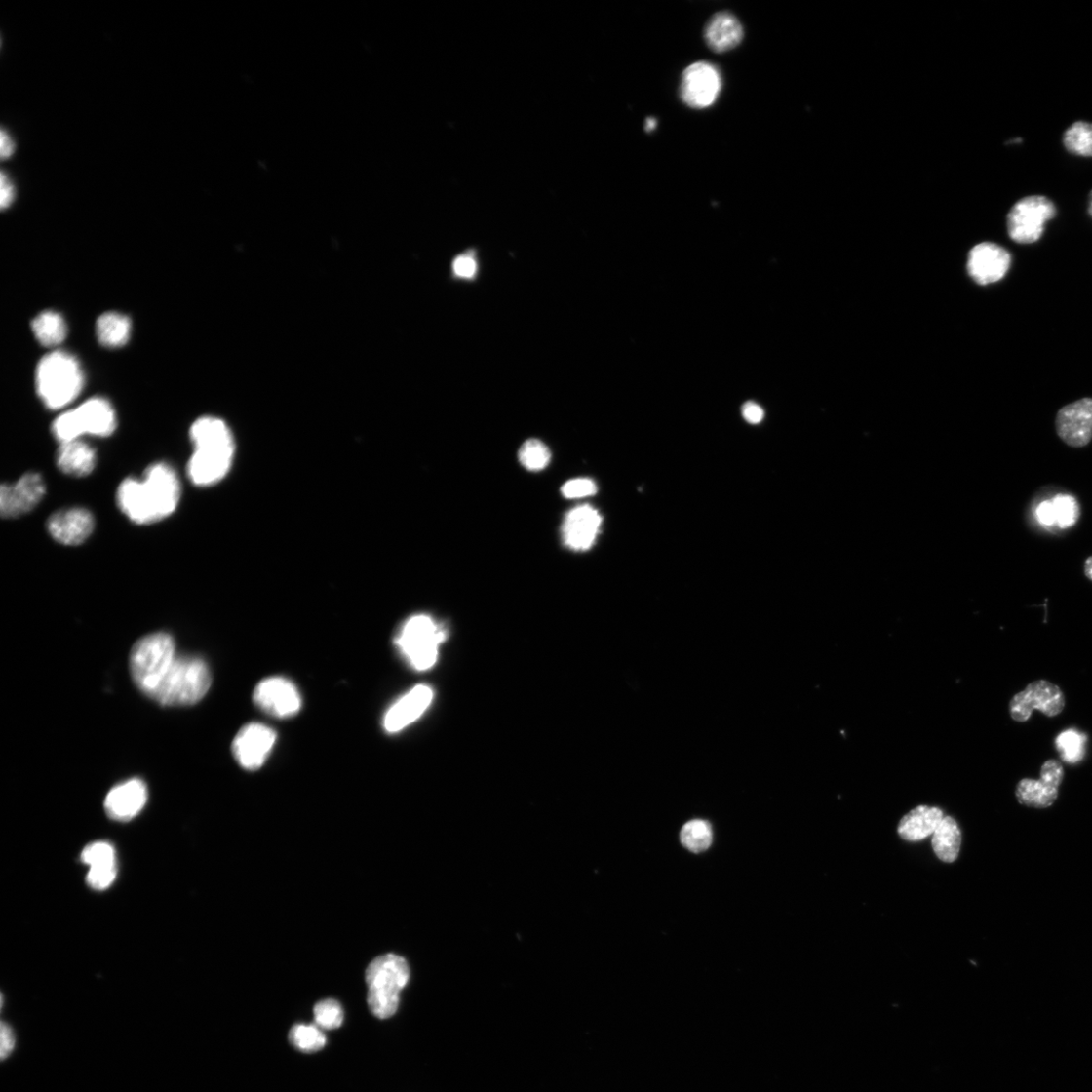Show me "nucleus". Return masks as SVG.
I'll list each match as a JSON object with an SVG mask.
<instances>
[{
  "label": "nucleus",
  "instance_id": "obj_1",
  "mask_svg": "<svg viewBox=\"0 0 1092 1092\" xmlns=\"http://www.w3.org/2000/svg\"><path fill=\"white\" fill-rule=\"evenodd\" d=\"M181 490L176 471L166 462L152 464L142 480L128 478L117 491L120 510L136 525L156 524L177 508Z\"/></svg>",
  "mask_w": 1092,
  "mask_h": 1092
},
{
  "label": "nucleus",
  "instance_id": "obj_2",
  "mask_svg": "<svg viewBox=\"0 0 1092 1092\" xmlns=\"http://www.w3.org/2000/svg\"><path fill=\"white\" fill-rule=\"evenodd\" d=\"M189 436L195 448L187 464L190 481L201 487L220 482L228 474L235 452L227 424L218 418L202 417L190 427Z\"/></svg>",
  "mask_w": 1092,
  "mask_h": 1092
},
{
  "label": "nucleus",
  "instance_id": "obj_3",
  "mask_svg": "<svg viewBox=\"0 0 1092 1092\" xmlns=\"http://www.w3.org/2000/svg\"><path fill=\"white\" fill-rule=\"evenodd\" d=\"M84 372L77 360L63 351L51 352L36 370V389L44 405L59 410L73 402L84 388Z\"/></svg>",
  "mask_w": 1092,
  "mask_h": 1092
},
{
  "label": "nucleus",
  "instance_id": "obj_4",
  "mask_svg": "<svg viewBox=\"0 0 1092 1092\" xmlns=\"http://www.w3.org/2000/svg\"><path fill=\"white\" fill-rule=\"evenodd\" d=\"M212 677L207 663L195 655H177L152 699L164 706L200 702L209 692Z\"/></svg>",
  "mask_w": 1092,
  "mask_h": 1092
},
{
  "label": "nucleus",
  "instance_id": "obj_5",
  "mask_svg": "<svg viewBox=\"0 0 1092 1092\" xmlns=\"http://www.w3.org/2000/svg\"><path fill=\"white\" fill-rule=\"evenodd\" d=\"M409 978L407 961L395 954L379 956L369 965L366 971L368 1004L374 1017L385 1020L396 1014L400 993Z\"/></svg>",
  "mask_w": 1092,
  "mask_h": 1092
},
{
  "label": "nucleus",
  "instance_id": "obj_6",
  "mask_svg": "<svg viewBox=\"0 0 1092 1092\" xmlns=\"http://www.w3.org/2000/svg\"><path fill=\"white\" fill-rule=\"evenodd\" d=\"M176 657V643L169 634H152L136 642L130 653L131 675L136 686L152 697Z\"/></svg>",
  "mask_w": 1092,
  "mask_h": 1092
},
{
  "label": "nucleus",
  "instance_id": "obj_7",
  "mask_svg": "<svg viewBox=\"0 0 1092 1092\" xmlns=\"http://www.w3.org/2000/svg\"><path fill=\"white\" fill-rule=\"evenodd\" d=\"M117 427L113 406L102 398H92L71 411L61 414L52 425V432L60 444L78 441L86 434L105 437Z\"/></svg>",
  "mask_w": 1092,
  "mask_h": 1092
},
{
  "label": "nucleus",
  "instance_id": "obj_8",
  "mask_svg": "<svg viewBox=\"0 0 1092 1092\" xmlns=\"http://www.w3.org/2000/svg\"><path fill=\"white\" fill-rule=\"evenodd\" d=\"M446 631L430 616L416 615L403 625L395 643L404 657L418 671L434 666Z\"/></svg>",
  "mask_w": 1092,
  "mask_h": 1092
},
{
  "label": "nucleus",
  "instance_id": "obj_9",
  "mask_svg": "<svg viewBox=\"0 0 1092 1092\" xmlns=\"http://www.w3.org/2000/svg\"><path fill=\"white\" fill-rule=\"evenodd\" d=\"M1057 209L1043 196H1031L1020 200L1007 214L1009 238L1020 244L1039 241L1046 223L1053 220Z\"/></svg>",
  "mask_w": 1092,
  "mask_h": 1092
},
{
  "label": "nucleus",
  "instance_id": "obj_10",
  "mask_svg": "<svg viewBox=\"0 0 1092 1092\" xmlns=\"http://www.w3.org/2000/svg\"><path fill=\"white\" fill-rule=\"evenodd\" d=\"M1065 704L1067 701L1059 686L1047 680H1036L1010 700L1008 709L1010 718L1024 723L1030 721L1034 710L1055 718L1063 712Z\"/></svg>",
  "mask_w": 1092,
  "mask_h": 1092
},
{
  "label": "nucleus",
  "instance_id": "obj_11",
  "mask_svg": "<svg viewBox=\"0 0 1092 1092\" xmlns=\"http://www.w3.org/2000/svg\"><path fill=\"white\" fill-rule=\"evenodd\" d=\"M254 701L262 712L278 719H290L302 707L297 688L284 677L262 680L254 692Z\"/></svg>",
  "mask_w": 1092,
  "mask_h": 1092
},
{
  "label": "nucleus",
  "instance_id": "obj_12",
  "mask_svg": "<svg viewBox=\"0 0 1092 1092\" xmlns=\"http://www.w3.org/2000/svg\"><path fill=\"white\" fill-rule=\"evenodd\" d=\"M277 737L272 728L261 723H250L237 733L232 745L233 755L243 769L258 770L275 747Z\"/></svg>",
  "mask_w": 1092,
  "mask_h": 1092
},
{
  "label": "nucleus",
  "instance_id": "obj_13",
  "mask_svg": "<svg viewBox=\"0 0 1092 1092\" xmlns=\"http://www.w3.org/2000/svg\"><path fill=\"white\" fill-rule=\"evenodd\" d=\"M722 90L719 69L707 62H697L682 73L680 94L682 101L693 108L713 105Z\"/></svg>",
  "mask_w": 1092,
  "mask_h": 1092
},
{
  "label": "nucleus",
  "instance_id": "obj_14",
  "mask_svg": "<svg viewBox=\"0 0 1092 1092\" xmlns=\"http://www.w3.org/2000/svg\"><path fill=\"white\" fill-rule=\"evenodd\" d=\"M1063 779L1062 763L1050 759L1043 763L1039 780L1025 778L1018 783L1016 789L1018 801L1028 807L1048 808L1057 800Z\"/></svg>",
  "mask_w": 1092,
  "mask_h": 1092
},
{
  "label": "nucleus",
  "instance_id": "obj_15",
  "mask_svg": "<svg viewBox=\"0 0 1092 1092\" xmlns=\"http://www.w3.org/2000/svg\"><path fill=\"white\" fill-rule=\"evenodd\" d=\"M46 485L41 475L27 473L17 483L0 488V513L4 518H18L29 513L42 501Z\"/></svg>",
  "mask_w": 1092,
  "mask_h": 1092
},
{
  "label": "nucleus",
  "instance_id": "obj_16",
  "mask_svg": "<svg viewBox=\"0 0 1092 1092\" xmlns=\"http://www.w3.org/2000/svg\"><path fill=\"white\" fill-rule=\"evenodd\" d=\"M1055 427L1065 445L1074 448L1088 446L1092 441V398H1082L1061 408Z\"/></svg>",
  "mask_w": 1092,
  "mask_h": 1092
},
{
  "label": "nucleus",
  "instance_id": "obj_17",
  "mask_svg": "<svg viewBox=\"0 0 1092 1092\" xmlns=\"http://www.w3.org/2000/svg\"><path fill=\"white\" fill-rule=\"evenodd\" d=\"M1012 265V255L1000 245L983 242L975 246L969 254L967 269L969 276L981 286L1001 281Z\"/></svg>",
  "mask_w": 1092,
  "mask_h": 1092
},
{
  "label": "nucleus",
  "instance_id": "obj_18",
  "mask_svg": "<svg viewBox=\"0 0 1092 1092\" xmlns=\"http://www.w3.org/2000/svg\"><path fill=\"white\" fill-rule=\"evenodd\" d=\"M603 524V517L590 505L571 509L565 517L562 537L567 549L588 551L595 543Z\"/></svg>",
  "mask_w": 1092,
  "mask_h": 1092
},
{
  "label": "nucleus",
  "instance_id": "obj_19",
  "mask_svg": "<svg viewBox=\"0 0 1092 1092\" xmlns=\"http://www.w3.org/2000/svg\"><path fill=\"white\" fill-rule=\"evenodd\" d=\"M50 535L58 542L75 546L84 543L95 529L93 514L85 508H71L54 513L48 521Z\"/></svg>",
  "mask_w": 1092,
  "mask_h": 1092
},
{
  "label": "nucleus",
  "instance_id": "obj_20",
  "mask_svg": "<svg viewBox=\"0 0 1092 1092\" xmlns=\"http://www.w3.org/2000/svg\"><path fill=\"white\" fill-rule=\"evenodd\" d=\"M148 800L146 784L140 779L123 782L111 791L104 800L106 814L118 822H129L138 815Z\"/></svg>",
  "mask_w": 1092,
  "mask_h": 1092
},
{
  "label": "nucleus",
  "instance_id": "obj_21",
  "mask_svg": "<svg viewBox=\"0 0 1092 1092\" xmlns=\"http://www.w3.org/2000/svg\"><path fill=\"white\" fill-rule=\"evenodd\" d=\"M433 699L430 687L419 685L408 692L392 705L384 717V728L396 733L416 722L429 707Z\"/></svg>",
  "mask_w": 1092,
  "mask_h": 1092
},
{
  "label": "nucleus",
  "instance_id": "obj_22",
  "mask_svg": "<svg viewBox=\"0 0 1092 1092\" xmlns=\"http://www.w3.org/2000/svg\"><path fill=\"white\" fill-rule=\"evenodd\" d=\"M704 38L710 49L717 53H724L743 41L744 29L735 16L728 12H722L709 20L705 26Z\"/></svg>",
  "mask_w": 1092,
  "mask_h": 1092
},
{
  "label": "nucleus",
  "instance_id": "obj_23",
  "mask_svg": "<svg viewBox=\"0 0 1092 1092\" xmlns=\"http://www.w3.org/2000/svg\"><path fill=\"white\" fill-rule=\"evenodd\" d=\"M945 817L939 807L920 805L901 819L898 834L908 841H919L934 835Z\"/></svg>",
  "mask_w": 1092,
  "mask_h": 1092
},
{
  "label": "nucleus",
  "instance_id": "obj_24",
  "mask_svg": "<svg viewBox=\"0 0 1092 1092\" xmlns=\"http://www.w3.org/2000/svg\"><path fill=\"white\" fill-rule=\"evenodd\" d=\"M57 462L64 474L82 478L95 470L97 454L91 446L78 440L60 445Z\"/></svg>",
  "mask_w": 1092,
  "mask_h": 1092
},
{
  "label": "nucleus",
  "instance_id": "obj_25",
  "mask_svg": "<svg viewBox=\"0 0 1092 1092\" xmlns=\"http://www.w3.org/2000/svg\"><path fill=\"white\" fill-rule=\"evenodd\" d=\"M962 843V835L957 822L945 816L933 835V849L937 857L946 863L957 860Z\"/></svg>",
  "mask_w": 1092,
  "mask_h": 1092
},
{
  "label": "nucleus",
  "instance_id": "obj_26",
  "mask_svg": "<svg viewBox=\"0 0 1092 1092\" xmlns=\"http://www.w3.org/2000/svg\"><path fill=\"white\" fill-rule=\"evenodd\" d=\"M131 326L127 316L116 312L105 313L97 322V335L103 346L121 347L130 339Z\"/></svg>",
  "mask_w": 1092,
  "mask_h": 1092
},
{
  "label": "nucleus",
  "instance_id": "obj_27",
  "mask_svg": "<svg viewBox=\"0 0 1092 1092\" xmlns=\"http://www.w3.org/2000/svg\"><path fill=\"white\" fill-rule=\"evenodd\" d=\"M33 332L38 341L47 347L58 346L66 337L67 328L64 319L57 312L46 311L38 315L32 323Z\"/></svg>",
  "mask_w": 1092,
  "mask_h": 1092
},
{
  "label": "nucleus",
  "instance_id": "obj_28",
  "mask_svg": "<svg viewBox=\"0 0 1092 1092\" xmlns=\"http://www.w3.org/2000/svg\"><path fill=\"white\" fill-rule=\"evenodd\" d=\"M1087 735L1076 728L1060 732L1055 740V748L1061 760L1070 764H1077L1084 760Z\"/></svg>",
  "mask_w": 1092,
  "mask_h": 1092
},
{
  "label": "nucleus",
  "instance_id": "obj_29",
  "mask_svg": "<svg viewBox=\"0 0 1092 1092\" xmlns=\"http://www.w3.org/2000/svg\"><path fill=\"white\" fill-rule=\"evenodd\" d=\"M291 1044L300 1052L314 1053L326 1045V1035L317 1025L298 1024L289 1034Z\"/></svg>",
  "mask_w": 1092,
  "mask_h": 1092
},
{
  "label": "nucleus",
  "instance_id": "obj_30",
  "mask_svg": "<svg viewBox=\"0 0 1092 1092\" xmlns=\"http://www.w3.org/2000/svg\"><path fill=\"white\" fill-rule=\"evenodd\" d=\"M681 841L693 853L704 852L713 841L712 827L702 819H694L682 827Z\"/></svg>",
  "mask_w": 1092,
  "mask_h": 1092
},
{
  "label": "nucleus",
  "instance_id": "obj_31",
  "mask_svg": "<svg viewBox=\"0 0 1092 1092\" xmlns=\"http://www.w3.org/2000/svg\"><path fill=\"white\" fill-rule=\"evenodd\" d=\"M1063 143L1071 153L1092 157V124L1076 122L1063 136Z\"/></svg>",
  "mask_w": 1092,
  "mask_h": 1092
},
{
  "label": "nucleus",
  "instance_id": "obj_32",
  "mask_svg": "<svg viewBox=\"0 0 1092 1092\" xmlns=\"http://www.w3.org/2000/svg\"><path fill=\"white\" fill-rule=\"evenodd\" d=\"M1055 526L1061 529L1073 527L1079 521L1081 508L1075 497L1060 494L1052 500Z\"/></svg>",
  "mask_w": 1092,
  "mask_h": 1092
},
{
  "label": "nucleus",
  "instance_id": "obj_33",
  "mask_svg": "<svg viewBox=\"0 0 1092 1092\" xmlns=\"http://www.w3.org/2000/svg\"><path fill=\"white\" fill-rule=\"evenodd\" d=\"M551 451L542 442L529 440L519 450V460L529 471H541L549 466Z\"/></svg>",
  "mask_w": 1092,
  "mask_h": 1092
},
{
  "label": "nucleus",
  "instance_id": "obj_34",
  "mask_svg": "<svg viewBox=\"0 0 1092 1092\" xmlns=\"http://www.w3.org/2000/svg\"><path fill=\"white\" fill-rule=\"evenodd\" d=\"M316 1025L321 1029L334 1030L341 1027L344 1013L340 1003L334 999H325L314 1007Z\"/></svg>",
  "mask_w": 1092,
  "mask_h": 1092
},
{
  "label": "nucleus",
  "instance_id": "obj_35",
  "mask_svg": "<svg viewBox=\"0 0 1092 1092\" xmlns=\"http://www.w3.org/2000/svg\"><path fill=\"white\" fill-rule=\"evenodd\" d=\"M81 861L91 867L117 864L116 851L112 843L97 841L89 844L81 854Z\"/></svg>",
  "mask_w": 1092,
  "mask_h": 1092
},
{
  "label": "nucleus",
  "instance_id": "obj_36",
  "mask_svg": "<svg viewBox=\"0 0 1092 1092\" xmlns=\"http://www.w3.org/2000/svg\"><path fill=\"white\" fill-rule=\"evenodd\" d=\"M117 876V864L91 867L87 882L95 890H105L114 883Z\"/></svg>",
  "mask_w": 1092,
  "mask_h": 1092
},
{
  "label": "nucleus",
  "instance_id": "obj_37",
  "mask_svg": "<svg viewBox=\"0 0 1092 1092\" xmlns=\"http://www.w3.org/2000/svg\"><path fill=\"white\" fill-rule=\"evenodd\" d=\"M597 493V485L590 479H575L566 482L562 488V494L566 499H581Z\"/></svg>",
  "mask_w": 1092,
  "mask_h": 1092
},
{
  "label": "nucleus",
  "instance_id": "obj_38",
  "mask_svg": "<svg viewBox=\"0 0 1092 1092\" xmlns=\"http://www.w3.org/2000/svg\"><path fill=\"white\" fill-rule=\"evenodd\" d=\"M478 265L470 254L460 255L453 261V272L461 279H473L476 276Z\"/></svg>",
  "mask_w": 1092,
  "mask_h": 1092
},
{
  "label": "nucleus",
  "instance_id": "obj_39",
  "mask_svg": "<svg viewBox=\"0 0 1092 1092\" xmlns=\"http://www.w3.org/2000/svg\"><path fill=\"white\" fill-rule=\"evenodd\" d=\"M0 188H2L0 190V195H2L0 196V205L3 209H6L14 202L16 193L14 185L5 173L2 174V178H0Z\"/></svg>",
  "mask_w": 1092,
  "mask_h": 1092
},
{
  "label": "nucleus",
  "instance_id": "obj_40",
  "mask_svg": "<svg viewBox=\"0 0 1092 1092\" xmlns=\"http://www.w3.org/2000/svg\"><path fill=\"white\" fill-rule=\"evenodd\" d=\"M1035 514L1037 521H1039L1041 525L1046 526H1055V516L1051 500L1042 502L1037 506Z\"/></svg>",
  "mask_w": 1092,
  "mask_h": 1092
},
{
  "label": "nucleus",
  "instance_id": "obj_41",
  "mask_svg": "<svg viewBox=\"0 0 1092 1092\" xmlns=\"http://www.w3.org/2000/svg\"><path fill=\"white\" fill-rule=\"evenodd\" d=\"M763 410L753 402L747 403L743 407V416L749 423H760L763 419Z\"/></svg>",
  "mask_w": 1092,
  "mask_h": 1092
},
{
  "label": "nucleus",
  "instance_id": "obj_42",
  "mask_svg": "<svg viewBox=\"0 0 1092 1092\" xmlns=\"http://www.w3.org/2000/svg\"><path fill=\"white\" fill-rule=\"evenodd\" d=\"M15 1047V1036L11 1027L2 1024V1059H6Z\"/></svg>",
  "mask_w": 1092,
  "mask_h": 1092
},
{
  "label": "nucleus",
  "instance_id": "obj_43",
  "mask_svg": "<svg viewBox=\"0 0 1092 1092\" xmlns=\"http://www.w3.org/2000/svg\"><path fill=\"white\" fill-rule=\"evenodd\" d=\"M0 151H2L3 159L12 156L15 151V143L5 130H3L2 135H0Z\"/></svg>",
  "mask_w": 1092,
  "mask_h": 1092
},
{
  "label": "nucleus",
  "instance_id": "obj_44",
  "mask_svg": "<svg viewBox=\"0 0 1092 1092\" xmlns=\"http://www.w3.org/2000/svg\"><path fill=\"white\" fill-rule=\"evenodd\" d=\"M1084 575L1092 582V556L1087 558L1084 563Z\"/></svg>",
  "mask_w": 1092,
  "mask_h": 1092
},
{
  "label": "nucleus",
  "instance_id": "obj_45",
  "mask_svg": "<svg viewBox=\"0 0 1092 1092\" xmlns=\"http://www.w3.org/2000/svg\"><path fill=\"white\" fill-rule=\"evenodd\" d=\"M655 127H657V120L652 118L647 119L645 130L647 132H651L655 129Z\"/></svg>",
  "mask_w": 1092,
  "mask_h": 1092
},
{
  "label": "nucleus",
  "instance_id": "obj_46",
  "mask_svg": "<svg viewBox=\"0 0 1092 1092\" xmlns=\"http://www.w3.org/2000/svg\"><path fill=\"white\" fill-rule=\"evenodd\" d=\"M1088 213L1092 216V191H1091V194H1090Z\"/></svg>",
  "mask_w": 1092,
  "mask_h": 1092
}]
</instances>
